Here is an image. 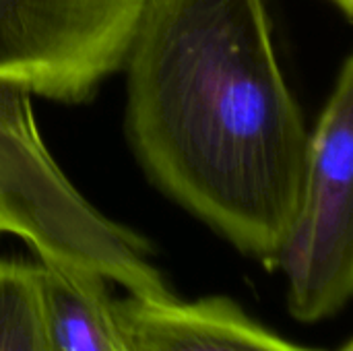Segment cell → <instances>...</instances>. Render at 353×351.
I'll use <instances>...</instances> for the list:
<instances>
[{
    "instance_id": "obj_3",
    "label": "cell",
    "mask_w": 353,
    "mask_h": 351,
    "mask_svg": "<svg viewBox=\"0 0 353 351\" xmlns=\"http://www.w3.org/2000/svg\"><path fill=\"white\" fill-rule=\"evenodd\" d=\"M353 60L345 58L308 143L300 201L275 267L302 323L337 314L353 292Z\"/></svg>"
},
{
    "instance_id": "obj_2",
    "label": "cell",
    "mask_w": 353,
    "mask_h": 351,
    "mask_svg": "<svg viewBox=\"0 0 353 351\" xmlns=\"http://www.w3.org/2000/svg\"><path fill=\"white\" fill-rule=\"evenodd\" d=\"M31 95L0 79V234L23 238L39 263L99 275L128 296L172 298L145 240L99 213L62 174Z\"/></svg>"
},
{
    "instance_id": "obj_8",
    "label": "cell",
    "mask_w": 353,
    "mask_h": 351,
    "mask_svg": "<svg viewBox=\"0 0 353 351\" xmlns=\"http://www.w3.org/2000/svg\"><path fill=\"white\" fill-rule=\"evenodd\" d=\"M347 19H352V14H353V0H331Z\"/></svg>"
},
{
    "instance_id": "obj_9",
    "label": "cell",
    "mask_w": 353,
    "mask_h": 351,
    "mask_svg": "<svg viewBox=\"0 0 353 351\" xmlns=\"http://www.w3.org/2000/svg\"><path fill=\"white\" fill-rule=\"evenodd\" d=\"M145 2H147V4H149V2H153V0H145Z\"/></svg>"
},
{
    "instance_id": "obj_6",
    "label": "cell",
    "mask_w": 353,
    "mask_h": 351,
    "mask_svg": "<svg viewBox=\"0 0 353 351\" xmlns=\"http://www.w3.org/2000/svg\"><path fill=\"white\" fill-rule=\"evenodd\" d=\"M37 283L46 351H126L103 277L37 263Z\"/></svg>"
},
{
    "instance_id": "obj_1",
    "label": "cell",
    "mask_w": 353,
    "mask_h": 351,
    "mask_svg": "<svg viewBox=\"0 0 353 351\" xmlns=\"http://www.w3.org/2000/svg\"><path fill=\"white\" fill-rule=\"evenodd\" d=\"M124 62L128 134L151 180L275 267L310 132L281 72L265 0H153Z\"/></svg>"
},
{
    "instance_id": "obj_7",
    "label": "cell",
    "mask_w": 353,
    "mask_h": 351,
    "mask_svg": "<svg viewBox=\"0 0 353 351\" xmlns=\"http://www.w3.org/2000/svg\"><path fill=\"white\" fill-rule=\"evenodd\" d=\"M0 351H46L37 265L0 259Z\"/></svg>"
},
{
    "instance_id": "obj_5",
    "label": "cell",
    "mask_w": 353,
    "mask_h": 351,
    "mask_svg": "<svg viewBox=\"0 0 353 351\" xmlns=\"http://www.w3.org/2000/svg\"><path fill=\"white\" fill-rule=\"evenodd\" d=\"M112 317L126 351H325L283 339L221 296L194 302L128 296L112 300Z\"/></svg>"
},
{
    "instance_id": "obj_4",
    "label": "cell",
    "mask_w": 353,
    "mask_h": 351,
    "mask_svg": "<svg viewBox=\"0 0 353 351\" xmlns=\"http://www.w3.org/2000/svg\"><path fill=\"white\" fill-rule=\"evenodd\" d=\"M145 0H0V79L81 101L128 54Z\"/></svg>"
}]
</instances>
